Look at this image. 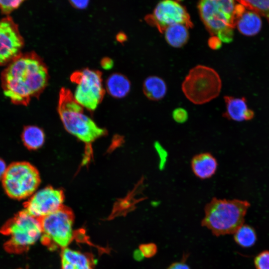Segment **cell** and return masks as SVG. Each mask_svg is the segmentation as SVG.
<instances>
[{"label":"cell","instance_id":"obj_1","mask_svg":"<svg viewBox=\"0 0 269 269\" xmlns=\"http://www.w3.org/2000/svg\"><path fill=\"white\" fill-rule=\"evenodd\" d=\"M48 80L45 64L33 52L21 53L8 63L1 76L4 95L13 104L24 106L40 96Z\"/></svg>","mask_w":269,"mask_h":269},{"label":"cell","instance_id":"obj_2","mask_svg":"<svg viewBox=\"0 0 269 269\" xmlns=\"http://www.w3.org/2000/svg\"><path fill=\"white\" fill-rule=\"evenodd\" d=\"M58 112L66 131L85 143L89 151L91 144L106 134L104 129L85 114L83 107L67 88H62L60 91Z\"/></svg>","mask_w":269,"mask_h":269},{"label":"cell","instance_id":"obj_3","mask_svg":"<svg viewBox=\"0 0 269 269\" xmlns=\"http://www.w3.org/2000/svg\"><path fill=\"white\" fill-rule=\"evenodd\" d=\"M250 206L246 200L213 198L205 205L201 225L216 236L234 234L243 225Z\"/></svg>","mask_w":269,"mask_h":269},{"label":"cell","instance_id":"obj_4","mask_svg":"<svg viewBox=\"0 0 269 269\" xmlns=\"http://www.w3.org/2000/svg\"><path fill=\"white\" fill-rule=\"evenodd\" d=\"M222 88V81L214 69L198 65L190 70L181 85L187 99L196 105L207 103L217 98Z\"/></svg>","mask_w":269,"mask_h":269},{"label":"cell","instance_id":"obj_5","mask_svg":"<svg viewBox=\"0 0 269 269\" xmlns=\"http://www.w3.org/2000/svg\"><path fill=\"white\" fill-rule=\"evenodd\" d=\"M1 231L9 237L5 247L11 253L26 251L41 239L42 233L40 219L25 209L7 221Z\"/></svg>","mask_w":269,"mask_h":269},{"label":"cell","instance_id":"obj_6","mask_svg":"<svg viewBox=\"0 0 269 269\" xmlns=\"http://www.w3.org/2000/svg\"><path fill=\"white\" fill-rule=\"evenodd\" d=\"M40 181L39 173L34 166L27 161H17L7 167L2 184L9 197L21 200L35 193Z\"/></svg>","mask_w":269,"mask_h":269},{"label":"cell","instance_id":"obj_7","mask_svg":"<svg viewBox=\"0 0 269 269\" xmlns=\"http://www.w3.org/2000/svg\"><path fill=\"white\" fill-rule=\"evenodd\" d=\"M239 2L233 0H203L197 5L201 19L211 36L236 27Z\"/></svg>","mask_w":269,"mask_h":269},{"label":"cell","instance_id":"obj_8","mask_svg":"<svg viewBox=\"0 0 269 269\" xmlns=\"http://www.w3.org/2000/svg\"><path fill=\"white\" fill-rule=\"evenodd\" d=\"M42 242L53 249L66 248L73 238V215L64 206L56 212L40 219Z\"/></svg>","mask_w":269,"mask_h":269},{"label":"cell","instance_id":"obj_9","mask_svg":"<svg viewBox=\"0 0 269 269\" xmlns=\"http://www.w3.org/2000/svg\"><path fill=\"white\" fill-rule=\"evenodd\" d=\"M70 80L77 84L73 95L75 100L88 110L94 111L105 95L101 72L85 68L73 72Z\"/></svg>","mask_w":269,"mask_h":269},{"label":"cell","instance_id":"obj_10","mask_svg":"<svg viewBox=\"0 0 269 269\" xmlns=\"http://www.w3.org/2000/svg\"><path fill=\"white\" fill-rule=\"evenodd\" d=\"M145 20L162 33L167 27L174 24H184L189 28L193 26L186 8L176 0L159 1L153 12L145 16Z\"/></svg>","mask_w":269,"mask_h":269},{"label":"cell","instance_id":"obj_11","mask_svg":"<svg viewBox=\"0 0 269 269\" xmlns=\"http://www.w3.org/2000/svg\"><path fill=\"white\" fill-rule=\"evenodd\" d=\"M63 191L49 186L34 193L24 203L25 210L32 216L41 219L62 208Z\"/></svg>","mask_w":269,"mask_h":269},{"label":"cell","instance_id":"obj_12","mask_svg":"<svg viewBox=\"0 0 269 269\" xmlns=\"http://www.w3.org/2000/svg\"><path fill=\"white\" fill-rule=\"evenodd\" d=\"M24 41L17 25L9 16L0 20V65L9 63L21 53Z\"/></svg>","mask_w":269,"mask_h":269},{"label":"cell","instance_id":"obj_13","mask_svg":"<svg viewBox=\"0 0 269 269\" xmlns=\"http://www.w3.org/2000/svg\"><path fill=\"white\" fill-rule=\"evenodd\" d=\"M224 100L226 110L223 116L225 118L237 122L248 121L253 118L254 113L248 108L245 98L226 96Z\"/></svg>","mask_w":269,"mask_h":269},{"label":"cell","instance_id":"obj_14","mask_svg":"<svg viewBox=\"0 0 269 269\" xmlns=\"http://www.w3.org/2000/svg\"><path fill=\"white\" fill-rule=\"evenodd\" d=\"M217 167L216 159L209 152L196 154L191 161V167L194 174L201 179L211 178L216 172Z\"/></svg>","mask_w":269,"mask_h":269},{"label":"cell","instance_id":"obj_15","mask_svg":"<svg viewBox=\"0 0 269 269\" xmlns=\"http://www.w3.org/2000/svg\"><path fill=\"white\" fill-rule=\"evenodd\" d=\"M262 27L261 15L245 6L237 18L236 27L238 31L244 35L252 36L257 34Z\"/></svg>","mask_w":269,"mask_h":269},{"label":"cell","instance_id":"obj_16","mask_svg":"<svg viewBox=\"0 0 269 269\" xmlns=\"http://www.w3.org/2000/svg\"><path fill=\"white\" fill-rule=\"evenodd\" d=\"M61 269H92V263L86 254L66 248L61 254Z\"/></svg>","mask_w":269,"mask_h":269},{"label":"cell","instance_id":"obj_17","mask_svg":"<svg viewBox=\"0 0 269 269\" xmlns=\"http://www.w3.org/2000/svg\"><path fill=\"white\" fill-rule=\"evenodd\" d=\"M142 91L147 99L157 101L161 100L165 96L167 86L161 78L156 76H150L143 81Z\"/></svg>","mask_w":269,"mask_h":269},{"label":"cell","instance_id":"obj_18","mask_svg":"<svg viewBox=\"0 0 269 269\" xmlns=\"http://www.w3.org/2000/svg\"><path fill=\"white\" fill-rule=\"evenodd\" d=\"M131 84L129 79L120 73L110 75L106 81V88L112 96L122 98L130 92Z\"/></svg>","mask_w":269,"mask_h":269},{"label":"cell","instance_id":"obj_19","mask_svg":"<svg viewBox=\"0 0 269 269\" xmlns=\"http://www.w3.org/2000/svg\"><path fill=\"white\" fill-rule=\"evenodd\" d=\"M188 27L182 24L172 25L167 27L163 33L165 40L171 46L180 48L188 40Z\"/></svg>","mask_w":269,"mask_h":269},{"label":"cell","instance_id":"obj_20","mask_svg":"<svg viewBox=\"0 0 269 269\" xmlns=\"http://www.w3.org/2000/svg\"><path fill=\"white\" fill-rule=\"evenodd\" d=\"M22 141L29 150H36L44 143L45 134L43 130L35 126H28L24 128L21 134Z\"/></svg>","mask_w":269,"mask_h":269},{"label":"cell","instance_id":"obj_21","mask_svg":"<svg viewBox=\"0 0 269 269\" xmlns=\"http://www.w3.org/2000/svg\"><path fill=\"white\" fill-rule=\"evenodd\" d=\"M234 234V238L236 243L244 248L253 246L257 241L255 230L248 225H242Z\"/></svg>","mask_w":269,"mask_h":269},{"label":"cell","instance_id":"obj_22","mask_svg":"<svg viewBox=\"0 0 269 269\" xmlns=\"http://www.w3.org/2000/svg\"><path fill=\"white\" fill-rule=\"evenodd\" d=\"M247 9L253 10L265 17L269 23V0H238Z\"/></svg>","mask_w":269,"mask_h":269},{"label":"cell","instance_id":"obj_23","mask_svg":"<svg viewBox=\"0 0 269 269\" xmlns=\"http://www.w3.org/2000/svg\"><path fill=\"white\" fill-rule=\"evenodd\" d=\"M254 264L256 269H269V251L259 254L255 258Z\"/></svg>","mask_w":269,"mask_h":269},{"label":"cell","instance_id":"obj_24","mask_svg":"<svg viewBox=\"0 0 269 269\" xmlns=\"http://www.w3.org/2000/svg\"><path fill=\"white\" fill-rule=\"evenodd\" d=\"M23 0H0V10L4 14H8L18 8Z\"/></svg>","mask_w":269,"mask_h":269},{"label":"cell","instance_id":"obj_25","mask_svg":"<svg viewBox=\"0 0 269 269\" xmlns=\"http://www.w3.org/2000/svg\"><path fill=\"white\" fill-rule=\"evenodd\" d=\"M138 249L143 257L146 258L153 257L157 252V246L153 243L141 244Z\"/></svg>","mask_w":269,"mask_h":269},{"label":"cell","instance_id":"obj_26","mask_svg":"<svg viewBox=\"0 0 269 269\" xmlns=\"http://www.w3.org/2000/svg\"><path fill=\"white\" fill-rule=\"evenodd\" d=\"M173 120L178 123H183L188 119V115L185 109L182 108H177L172 112Z\"/></svg>","mask_w":269,"mask_h":269},{"label":"cell","instance_id":"obj_27","mask_svg":"<svg viewBox=\"0 0 269 269\" xmlns=\"http://www.w3.org/2000/svg\"><path fill=\"white\" fill-rule=\"evenodd\" d=\"M221 41L217 36H211L208 41V44L210 48L213 49H217L221 46Z\"/></svg>","mask_w":269,"mask_h":269},{"label":"cell","instance_id":"obj_28","mask_svg":"<svg viewBox=\"0 0 269 269\" xmlns=\"http://www.w3.org/2000/svg\"><path fill=\"white\" fill-rule=\"evenodd\" d=\"M167 269H190V268L186 263L181 261L172 264Z\"/></svg>","mask_w":269,"mask_h":269},{"label":"cell","instance_id":"obj_29","mask_svg":"<svg viewBox=\"0 0 269 269\" xmlns=\"http://www.w3.org/2000/svg\"><path fill=\"white\" fill-rule=\"evenodd\" d=\"M89 0H70V2L76 8L83 9L88 5Z\"/></svg>","mask_w":269,"mask_h":269},{"label":"cell","instance_id":"obj_30","mask_svg":"<svg viewBox=\"0 0 269 269\" xmlns=\"http://www.w3.org/2000/svg\"><path fill=\"white\" fill-rule=\"evenodd\" d=\"M4 161L0 158V180H2L7 168Z\"/></svg>","mask_w":269,"mask_h":269},{"label":"cell","instance_id":"obj_31","mask_svg":"<svg viewBox=\"0 0 269 269\" xmlns=\"http://www.w3.org/2000/svg\"><path fill=\"white\" fill-rule=\"evenodd\" d=\"M113 65V62L112 60L109 58H105L102 61V66L104 68L109 69Z\"/></svg>","mask_w":269,"mask_h":269},{"label":"cell","instance_id":"obj_32","mask_svg":"<svg viewBox=\"0 0 269 269\" xmlns=\"http://www.w3.org/2000/svg\"><path fill=\"white\" fill-rule=\"evenodd\" d=\"M127 39V36L125 34L123 33H120L117 35V40L121 42H123Z\"/></svg>","mask_w":269,"mask_h":269},{"label":"cell","instance_id":"obj_33","mask_svg":"<svg viewBox=\"0 0 269 269\" xmlns=\"http://www.w3.org/2000/svg\"><path fill=\"white\" fill-rule=\"evenodd\" d=\"M134 255L135 258L137 260L142 259L144 257L141 252L139 250V249L137 250V251H136L134 253Z\"/></svg>","mask_w":269,"mask_h":269}]
</instances>
